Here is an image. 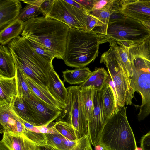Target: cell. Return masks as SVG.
<instances>
[{"label": "cell", "mask_w": 150, "mask_h": 150, "mask_svg": "<svg viewBox=\"0 0 150 150\" xmlns=\"http://www.w3.org/2000/svg\"><path fill=\"white\" fill-rule=\"evenodd\" d=\"M136 150H142V149L141 147H137Z\"/></svg>", "instance_id": "obj_39"}, {"label": "cell", "mask_w": 150, "mask_h": 150, "mask_svg": "<svg viewBox=\"0 0 150 150\" xmlns=\"http://www.w3.org/2000/svg\"><path fill=\"white\" fill-rule=\"evenodd\" d=\"M54 0H44L39 7V11L44 17L49 12Z\"/></svg>", "instance_id": "obj_32"}, {"label": "cell", "mask_w": 150, "mask_h": 150, "mask_svg": "<svg viewBox=\"0 0 150 150\" xmlns=\"http://www.w3.org/2000/svg\"><path fill=\"white\" fill-rule=\"evenodd\" d=\"M75 1L81 5L86 11L90 13L92 10L96 0Z\"/></svg>", "instance_id": "obj_34"}, {"label": "cell", "mask_w": 150, "mask_h": 150, "mask_svg": "<svg viewBox=\"0 0 150 150\" xmlns=\"http://www.w3.org/2000/svg\"><path fill=\"white\" fill-rule=\"evenodd\" d=\"M11 108L14 112L21 119L33 126L36 124L32 113L25 101L18 95L11 103Z\"/></svg>", "instance_id": "obj_24"}, {"label": "cell", "mask_w": 150, "mask_h": 150, "mask_svg": "<svg viewBox=\"0 0 150 150\" xmlns=\"http://www.w3.org/2000/svg\"><path fill=\"white\" fill-rule=\"evenodd\" d=\"M24 74L30 89L39 98L50 106L61 111L63 110L65 105L57 101L50 93L47 88L39 85L28 76Z\"/></svg>", "instance_id": "obj_17"}, {"label": "cell", "mask_w": 150, "mask_h": 150, "mask_svg": "<svg viewBox=\"0 0 150 150\" xmlns=\"http://www.w3.org/2000/svg\"><path fill=\"white\" fill-rule=\"evenodd\" d=\"M130 55L137 56L150 61V36L142 43L129 48Z\"/></svg>", "instance_id": "obj_28"}, {"label": "cell", "mask_w": 150, "mask_h": 150, "mask_svg": "<svg viewBox=\"0 0 150 150\" xmlns=\"http://www.w3.org/2000/svg\"><path fill=\"white\" fill-rule=\"evenodd\" d=\"M40 150H60L52 146L47 144L45 146H39Z\"/></svg>", "instance_id": "obj_36"}, {"label": "cell", "mask_w": 150, "mask_h": 150, "mask_svg": "<svg viewBox=\"0 0 150 150\" xmlns=\"http://www.w3.org/2000/svg\"><path fill=\"white\" fill-rule=\"evenodd\" d=\"M88 13L64 0H54L49 12L45 17L61 22L70 28L87 31Z\"/></svg>", "instance_id": "obj_9"}, {"label": "cell", "mask_w": 150, "mask_h": 150, "mask_svg": "<svg viewBox=\"0 0 150 150\" xmlns=\"http://www.w3.org/2000/svg\"><path fill=\"white\" fill-rule=\"evenodd\" d=\"M127 108H118L105 125L98 144L103 150H136V141L127 119Z\"/></svg>", "instance_id": "obj_4"}, {"label": "cell", "mask_w": 150, "mask_h": 150, "mask_svg": "<svg viewBox=\"0 0 150 150\" xmlns=\"http://www.w3.org/2000/svg\"><path fill=\"white\" fill-rule=\"evenodd\" d=\"M26 4H32L39 6H40L44 0H21Z\"/></svg>", "instance_id": "obj_35"}, {"label": "cell", "mask_w": 150, "mask_h": 150, "mask_svg": "<svg viewBox=\"0 0 150 150\" xmlns=\"http://www.w3.org/2000/svg\"><path fill=\"white\" fill-rule=\"evenodd\" d=\"M121 12L142 22L150 21V0H120Z\"/></svg>", "instance_id": "obj_12"}, {"label": "cell", "mask_w": 150, "mask_h": 150, "mask_svg": "<svg viewBox=\"0 0 150 150\" xmlns=\"http://www.w3.org/2000/svg\"><path fill=\"white\" fill-rule=\"evenodd\" d=\"M0 141L9 150H40L39 146L24 134L4 132Z\"/></svg>", "instance_id": "obj_14"}, {"label": "cell", "mask_w": 150, "mask_h": 150, "mask_svg": "<svg viewBox=\"0 0 150 150\" xmlns=\"http://www.w3.org/2000/svg\"><path fill=\"white\" fill-rule=\"evenodd\" d=\"M99 35L100 44L114 40L138 44L150 36V32L142 22L127 16L122 20L108 23L104 31Z\"/></svg>", "instance_id": "obj_5"}, {"label": "cell", "mask_w": 150, "mask_h": 150, "mask_svg": "<svg viewBox=\"0 0 150 150\" xmlns=\"http://www.w3.org/2000/svg\"><path fill=\"white\" fill-rule=\"evenodd\" d=\"M47 88L50 93L57 101L65 105L67 90L54 68L49 74Z\"/></svg>", "instance_id": "obj_16"}, {"label": "cell", "mask_w": 150, "mask_h": 150, "mask_svg": "<svg viewBox=\"0 0 150 150\" xmlns=\"http://www.w3.org/2000/svg\"><path fill=\"white\" fill-rule=\"evenodd\" d=\"M142 23L150 32V21H144Z\"/></svg>", "instance_id": "obj_37"}, {"label": "cell", "mask_w": 150, "mask_h": 150, "mask_svg": "<svg viewBox=\"0 0 150 150\" xmlns=\"http://www.w3.org/2000/svg\"><path fill=\"white\" fill-rule=\"evenodd\" d=\"M129 55L133 68V75L130 78L131 86L133 93L137 92L142 98L137 114L140 121L150 115V61Z\"/></svg>", "instance_id": "obj_6"}, {"label": "cell", "mask_w": 150, "mask_h": 150, "mask_svg": "<svg viewBox=\"0 0 150 150\" xmlns=\"http://www.w3.org/2000/svg\"><path fill=\"white\" fill-rule=\"evenodd\" d=\"M100 62L105 65L114 83L117 108L125 105H131L134 93L131 86L130 78L126 74L117 58L109 49L101 56Z\"/></svg>", "instance_id": "obj_7"}, {"label": "cell", "mask_w": 150, "mask_h": 150, "mask_svg": "<svg viewBox=\"0 0 150 150\" xmlns=\"http://www.w3.org/2000/svg\"><path fill=\"white\" fill-rule=\"evenodd\" d=\"M100 37L96 31L70 28L64 59L67 66L82 68L98 56Z\"/></svg>", "instance_id": "obj_3"}, {"label": "cell", "mask_w": 150, "mask_h": 150, "mask_svg": "<svg viewBox=\"0 0 150 150\" xmlns=\"http://www.w3.org/2000/svg\"><path fill=\"white\" fill-rule=\"evenodd\" d=\"M0 150H9L0 141Z\"/></svg>", "instance_id": "obj_38"}, {"label": "cell", "mask_w": 150, "mask_h": 150, "mask_svg": "<svg viewBox=\"0 0 150 150\" xmlns=\"http://www.w3.org/2000/svg\"><path fill=\"white\" fill-rule=\"evenodd\" d=\"M16 75V66L11 52L8 47L0 45V76L12 78Z\"/></svg>", "instance_id": "obj_19"}, {"label": "cell", "mask_w": 150, "mask_h": 150, "mask_svg": "<svg viewBox=\"0 0 150 150\" xmlns=\"http://www.w3.org/2000/svg\"><path fill=\"white\" fill-rule=\"evenodd\" d=\"M67 89L65 106L56 120L57 121H65L71 124L78 139L87 135L88 121L83 111L79 86L69 87Z\"/></svg>", "instance_id": "obj_8"}, {"label": "cell", "mask_w": 150, "mask_h": 150, "mask_svg": "<svg viewBox=\"0 0 150 150\" xmlns=\"http://www.w3.org/2000/svg\"><path fill=\"white\" fill-rule=\"evenodd\" d=\"M50 128L52 131L57 132L70 140L75 141L78 139L73 126L67 122L57 121Z\"/></svg>", "instance_id": "obj_27"}, {"label": "cell", "mask_w": 150, "mask_h": 150, "mask_svg": "<svg viewBox=\"0 0 150 150\" xmlns=\"http://www.w3.org/2000/svg\"><path fill=\"white\" fill-rule=\"evenodd\" d=\"M93 89V112L88 122L87 135L92 145L96 147L107 122L104 117L101 90Z\"/></svg>", "instance_id": "obj_11"}, {"label": "cell", "mask_w": 150, "mask_h": 150, "mask_svg": "<svg viewBox=\"0 0 150 150\" xmlns=\"http://www.w3.org/2000/svg\"><path fill=\"white\" fill-rule=\"evenodd\" d=\"M24 22L17 18L11 22L0 31L1 45L8 44L22 33L24 28Z\"/></svg>", "instance_id": "obj_21"}, {"label": "cell", "mask_w": 150, "mask_h": 150, "mask_svg": "<svg viewBox=\"0 0 150 150\" xmlns=\"http://www.w3.org/2000/svg\"><path fill=\"white\" fill-rule=\"evenodd\" d=\"M80 88L83 110L88 122L91 120L93 112L94 88L91 87Z\"/></svg>", "instance_id": "obj_25"}, {"label": "cell", "mask_w": 150, "mask_h": 150, "mask_svg": "<svg viewBox=\"0 0 150 150\" xmlns=\"http://www.w3.org/2000/svg\"><path fill=\"white\" fill-rule=\"evenodd\" d=\"M36 52L49 62H52L53 59L57 58L56 55L49 49L31 41H29Z\"/></svg>", "instance_id": "obj_30"}, {"label": "cell", "mask_w": 150, "mask_h": 150, "mask_svg": "<svg viewBox=\"0 0 150 150\" xmlns=\"http://www.w3.org/2000/svg\"><path fill=\"white\" fill-rule=\"evenodd\" d=\"M22 36L45 47L64 60L70 28L59 21L38 17L24 22Z\"/></svg>", "instance_id": "obj_1"}, {"label": "cell", "mask_w": 150, "mask_h": 150, "mask_svg": "<svg viewBox=\"0 0 150 150\" xmlns=\"http://www.w3.org/2000/svg\"><path fill=\"white\" fill-rule=\"evenodd\" d=\"M39 7V6L36 5L27 4L25 7L21 9L18 18L25 22L38 17L40 13Z\"/></svg>", "instance_id": "obj_29"}, {"label": "cell", "mask_w": 150, "mask_h": 150, "mask_svg": "<svg viewBox=\"0 0 150 150\" xmlns=\"http://www.w3.org/2000/svg\"><path fill=\"white\" fill-rule=\"evenodd\" d=\"M0 105L11 104L17 95L15 76L5 78L0 76Z\"/></svg>", "instance_id": "obj_18"}, {"label": "cell", "mask_w": 150, "mask_h": 150, "mask_svg": "<svg viewBox=\"0 0 150 150\" xmlns=\"http://www.w3.org/2000/svg\"><path fill=\"white\" fill-rule=\"evenodd\" d=\"M23 121L13 111L11 104L0 105V123L3 127L2 132L24 135L26 128Z\"/></svg>", "instance_id": "obj_13"}, {"label": "cell", "mask_w": 150, "mask_h": 150, "mask_svg": "<svg viewBox=\"0 0 150 150\" xmlns=\"http://www.w3.org/2000/svg\"><path fill=\"white\" fill-rule=\"evenodd\" d=\"M16 67L39 85L47 88L52 62L47 61L33 48L29 41L19 36L7 44Z\"/></svg>", "instance_id": "obj_2"}, {"label": "cell", "mask_w": 150, "mask_h": 150, "mask_svg": "<svg viewBox=\"0 0 150 150\" xmlns=\"http://www.w3.org/2000/svg\"><path fill=\"white\" fill-rule=\"evenodd\" d=\"M31 91L30 97L24 101L32 113L36 127L47 126L60 116L61 111L43 102Z\"/></svg>", "instance_id": "obj_10"}, {"label": "cell", "mask_w": 150, "mask_h": 150, "mask_svg": "<svg viewBox=\"0 0 150 150\" xmlns=\"http://www.w3.org/2000/svg\"><path fill=\"white\" fill-rule=\"evenodd\" d=\"M101 92L104 117L107 122L118 108L113 90L106 83L102 88Z\"/></svg>", "instance_id": "obj_20"}, {"label": "cell", "mask_w": 150, "mask_h": 150, "mask_svg": "<svg viewBox=\"0 0 150 150\" xmlns=\"http://www.w3.org/2000/svg\"><path fill=\"white\" fill-rule=\"evenodd\" d=\"M108 75L107 72L103 68H96L87 80L79 86L80 88L91 87L94 89L101 90L106 83Z\"/></svg>", "instance_id": "obj_22"}, {"label": "cell", "mask_w": 150, "mask_h": 150, "mask_svg": "<svg viewBox=\"0 0 150 150\" xmlns=\"http://www.w3.org/2000/svg\"><path fill=\"white\" fill-rule=\"evenodd\" d=\"M140 146L142 150H150V131L141 138Z\"/></svg>", "instance_id": "obj_33"}, {"label": "cell", "mask_w": 150, "mask_h": 150, "mask_svg": "<svg viewBox=\"0 0 150 150\" xmlns=\"http://www.w3.org/2000/svg\"><path fill=\"white\" fill-rule=\"evenodd\" d=\"M87 16L88 21L87 31H95V28H98L96 31L102 28L103 25L97 18L90 13H88Z\"/></svg>", "instance_id": "obj_31"}, {"label": "cell", "mask_w": 150, "mask_h": 150, "mask_svg": "<svg viewBox=\"0 0 150 150\" xmlns=\"http://www.w3.org/2000/svg\"><path fill=\"white\" fill-rule=\"evenodd\" d=\"M15 76L17 91V95L25 100L31 96V91L28 86L25 76L22 70L16 67Z\"/></svg>", "instance_id": "obj_26"}, {"label": "cell", "mask_w": 150, "mask_h": 150, "mask_svg": "<svg viewBox=\"0 0 150 150\" xmlns=\"http://www.w3.org/2000/svg\"><path fill=\"white\" fill-rule=\"evenodd\" d=\"M21 7L18 0H0V30L18 18Z\"/></svg>", "instance_id": "obj_15"}, {"label": "cell", "mask_w": 150, "mask_h": 150, "mask_svg": "<svg viewBox=\"0 0 150 150\" xmlns=\"http://www.w3.org/2000/svg\"><path fill=\"white\" fill-rule=\"evenodd\" d=\"M92 72L88 67H84L73 70L67 69L62 72L64 81L70 84H80L87 80Z\"/></svg>", "instance_id": "obj_23"}]
</instances>
